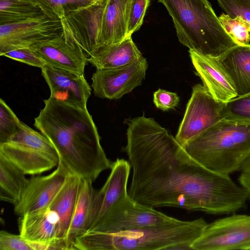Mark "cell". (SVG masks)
I'll return each instance as SVG.
<instances>
[{
	"label": "cell",
	"mask_w": 250,
	"mask_h": 250,
	"mask_svg": "<svg viewBox=\"0 0 250 250\" xmlns=\"http://www.w3.org/2000/svg\"><path fill=\"white\" fill-rule=\"evenodd\" d=\"M25 174L14 164L0 157V199L15 205L28 182Z\"/></svg>",
	"instance_id": "obj_23"
},
{
	"label": "cell",
	"mask_w": 250,
	"mask_h": 250,
	"mask_svg": "<svg viewBox=\"0 0 250 250\" xmlns=\"http://www.w3.org/2000/svg\"><path fill=\"white\" fill-rule=\"evenodd\" d=\"M96 0H34L44 14L62 20L67 15L83 8Z\"/></svg>",
	"instance_id": "obj_25"
},
{
	"label": "cell",
	"mask_w": 250,
	"mask_h": 250,
	"mask_svg": "<svg viewBox=\"0 0 250 250\" xmlns=\"http://www.w3.org/2000/svg\"><path fill=\"white\" fill-rule=\"evenodd\" d=\"M69 171L59 161L56 169L45 176H33L19 201L14 205V212L21 216L27 212L48 208L65 181Z\"/></svg>",
	"instance_id": "obj_12"
},
{
	"label": "cell",
	"mask_w": 250,
	"mask_h": 250,
	"mask_svg": "<svg viewBox=\"0 0 250 250\" xmlns=\"http://www.w3.org/2000/svg\"><path fill=\"white\" fill-rule=\"evenodd\" d=\"M174 219L138 203L127 194L118 199L88 231L114 233L163 224Z\"/></svg>",
	"instance_id": "obj_7"
},
{
	"label": "cell",
	"mask_w": 250,
	"mask_h": 250,
	"mask_svg": "<svg viewBox=\"0 0 250 250\" xmlns=\"http://www.w3.org/2000/svg\"><path fill=\"white\" fill-rule=\"evenodd\" d=\"M20 120L2 99H0V144L7 142L16 132Z\"/></svg>",
	"instance_id": "obj_29"
},
{
	"label": "cell",
	"mask_w": 250,
	"mask_h": 250,
	"mask_svg": "<svg viewBox=\"0 0 250 250\" xmlns=\"http://www.w3.org/2000/svg\"><path fill=\"white\" fill-rule=\"evenodd\" d=\"M224 119L250 123V93L237 96L226 103Z\"/></svg>",
	"instance_id": "obj_27"
},
{
	"label": "cell",
	"mask_w": 250,
	"mask_h": 250,
	"mask_svg": "<svg viewBox=\"0 0 250 250\" xmlns=\"http://www.w3.org/2000/svg\"><path fill=\"white\" fill-rule=\"evenodd\" d=\"M183 146L201 165L229 175L250 155V123L223 119Z\"/></svg>",
	"instance_id": "obj_5"
},
{
	"label": "cell",
	"mask_w": 250,
	"mask_h": 250,
	"mask_svg": "<svg viewBox=\"0 0 250 250\" xmlns=\"http://www.w3.org/2000/svg\"><path fill=\"white\" fill-rule=\"evenodd\" d=\"M240 170L242 172L250 174V155L242 165Z\"/></svg>",
	"instance_id": "obj_35"
},
{
	"label": "cell",
	"mask_w": 250,
	"mask_h": 250,
	"mask_svg": "<svg viewBox=\"0 0 250 250\" xmlns=\"http://www.w3.org/2000/svg\"><path fill=\"white\" fill-rule=\"evenodd\" d=\"M45 14L34 0H0V24H11Z\"/></svg>",
	"instance_id": "obj_24"
},
{
	"label": "cell",
	"mask_w": 250,
	"mask_h": 250,
	"mask_svg": "<svg viewBox=\"0 0 250 250\" xmlns=\"http://www.w3.org/2000/svg\"><path fill=\"white\" fill-rule=\"evenodd\" d=\"M219 20L226 31L238 44H249L250 42V23L241 17L232 18L222 13Z\"/></svg>",
	"instance_id": "obj_26"
},
{
	"label": "cell",
	"mask_w": 250,
	"mask_h": 250,
	"mask_svg": "<svg viewBox=\"0 0 250 250\" xmlns=\"http://www.w3.org/2000/svg\"><path fill=\"white\" fill-rule=\"evenodd\" d=\"M143 56L132 37L122 42L100 48L87 59L97 69L113 68L133 63Z\"/></svg>",
	"instance_id": "obj_20"
},
{
	"label": "cell",
	"mask_w": 250,
	"mask_h": 250,
	"mask_svg": "<svg viewBox=\"0 0 250 250\" xmlns=\"http://www.w3.org/2000/svg\"><path fill=\"white\" fill-rule=\"evenodd\" d=\"M2 56L41 68H42L46 65L44 61L29 48L13 50L3 54Z\"/></svg>",
	"instance_id": "obj_32"
},
{
	"label": "cell",
	"mask_w": 250,
	"mask_h": 250,
	"mask_svg": "<svg viewBox=\"0 0 250 250\" xmlns=\"http://www.w3.org/2000/svg\"><path fill=\"white\" fill-rule=\"evenodd\" d=\"M29 48L46 65L84 75L87 57L81 49L66 39L62 32Z\"/></svg>",
	"instance_id": "obj_13"
},
{
	"label": "cell",
	"mask_w": 250,
	"mask_h": 250,
	"mask_svg": "<svg viewBox=\"0 0 250 250\" xmlns=\"http://www.w3.org/2000/svg\"><path fill=\"white\" fill-rule=\"evenodd\" d=\"M217 58L233 82L238 96L250 93V44H237Z\"/></svg>",
	"instance_id": "obj_19"
},
{
	"label": "cell",
	"mask_w": 250,
	"mask_h": 250,
	"mask_svg": "<svg viewBox=\"0 0 250 250\" xmlns=\"http://www.w3.org/2000/svg\"><path fill=\"white\" fill-rule=\"evenodd\" d=\"M217 1L231 18L241 17L250 23V0H217Z\"/></svg>",
	"instance_id": "obj_31"
},
{
	"label": "cell",
	"mask_w": 250,
	"mask_h": 250,
	"mask_svg": "<svg viewBox=\"0 0 250 250\" xmlns=\"http://www.w3.org/2000/svg\"><path fill=\"white\" fill-rule=\"evenodd\" d=\"M130 169L129 162L124 159L118 158L113 162L105 183L100 189L96 190L95 193V220L93 223L102 217L118 199L128 194L127 186Z\"/></svg>",
	"instance_id": "obj_17"
},
{
	"label": "cell",
	"mask_w": 250,
	"mask_h": 250,
	"mask_svg": "<svg viewBox=\"0 0 250 250\" xmlns=\"http://www.w3.org/2000/svg\"><path fill=\"white\" fill-rule=\"evenodd\" d=\"M62 31L60 19L45 14L19 22L0 24V55L53 38Z\"/></svg>",
	"instance_id": "obj_10"
},
{
	"label": "cell",
	"mask_w": 250,
	"mask_h": 250,
	"mask_svg": "<svg viewBox=\"0 0 250 250\" xmlns=\"http://www.w3.org/2000/svg\"><path fill=\"white\" fill-rule=\"evenodd\" d=\"M179 102V97L174 92L159 89L153 94V103L157 108L163 111L176 107Z\"/></svg>",
	"instance_id": "obj_33"
},
{
	"label": "cell",
	"mask_w": 250,
	"mask_h": 250,
	"mask_svg": "<svg viewBox=\"0 0 250 250\" xmlns=\"http://www.w3.org/2000/svg\"><path fill=\"white\" fill-rule=\"evenodd\" d=\"M20 234L30 241L49 245L54 250H71L59 237V219L49 208L27 212L18 220Z\"/></svg>",
	"instance_id": "obj_15"
},
{
	"label": "cell",
	"mask_w": 250,
	"mask_h": 250,
	"mask_svg": "<svg viewBox=\"0 0 250 250\" xmlns=\"http://www.w3.org/2000/svg\"><path fill=\"white\" fill-rule=\"evenodd\" d=\"M150 0H130L127 14V36H131L141 27Z\"/></svg>",
	"instance_id": "obj_30"
},
{
	"label": "cell",
	"mask_w": 250,
	"mask_h": 250,
	"mask_svg": "<svg viewBox=\"0 0 250 250\" xmlns=\"http://www.w3.org/2000/svg\"><path fill=\"white\" fill-rule=\"evenodd\" d=\"M122 148L132 168L129 196L145 206L179 208L212 214L234 213L246 207L247 192L229 174L192 158L153 119L127 122Z\"/></svg>",
	"instance_id": "obj_1"
},
{
	"label": "cell",
	"mask_w": 250,
	"mask_h": 250,
	"mask_svg": "<svg viewBox=\"0 0 250 250\" xmlns=\"http://www.w3.org/2000/svg\"><path fill=\"white\" fill-rule=\"evenodd\" d=\"M0 250H52L50 246L34 243L5 230L0 232Z\"/></svg>",
	"instance_id": "obj_28"
},
{
	"label": "cell",
	"mask_w": 250,
	"mask_h": 250,
	"mask_svg": "<svg viewBox=\"0 0 250 250\" xmlns=\"http://www.w3.org/2000/svg\"><path fill=\"white\" fill-rule=\"evenodd\" d=\"M225 104L216 100L203 84L194 85L175 137L176 140L183 146L224 119Z\"/></svg>",
	"instance_id": "obj_8"
},
{
	"label": "cell",
	"mask_w": 250,
	"mask_h": 250,
	"mask_svg": "<svg viewBox=\"0 0 250 250\" xmlns=\"http://www.w3.org/2000/svg\"><path fill=\"white\" fill-rule=\"evenodd\" d=\"M92 183L83 180L67 237L73 250L74 240L87 232L95 220L94 199L96 190Z\"/></svg>",
	"instance_id": "obj_22"
},
{
	"label": "cell",
	"mask_w": 250,
	"mask_h": 250,
	"mask_svg": "<svg viewBox=\"0 0 250 250\" xmlns=\"http://www.w3.org/2000/svg\"><path fill=\"white\" fill-rule=\"evenodd\" d=\"M147 68L146 59L142 57L133 63L97 69L91 78L93 93L101 98L119 99L142 84Z\"/></svg>",
	"instance_id": "obj_11"
},
{
	"label": "cell",
	"mask_w": 250,
	"mask_h": 250,
	"mask_svg": "<svg viewBox=\"0 0 250 250\" xmlns=\"http://www.w3.org/2000/svg\"><path fill=\"white\" fill-rule=\"evenodd\" d=\"M194 250H250V215L233 214L208 224Z\"/></svg>",
	"instance_id": "obj_9"
},
{
	"label": "cell",
	"mask_w": 250,
	"mask_h": 250,
	"mask_svg": "<svg viewBox=\"0 0 250 250\" xmlns=\"http://www.w3.org/2000/svg\"><path fill=\"white\" fill-rule=\"evenodd\" d=\"M129 0H107L103 15L100 48L119 43L127 37V14Z\"/></svg>",
	"instance_id": "obj_21"
},
{
	"label": "cell",
	"mask_w": 250,
	"mask_h": 250,
	"mask_svg": "<svg viewBox=\"0 0 250 250\" xmlns=\"http://www.w3.org/2000/svg\"><path fill=\"white\" fill-rule=\"evenodd\" d=\"M35 118L34 125L52 143L70 173L94 182L111 169L97 128L87 108L49 97Z\"/></svg>",
	"instance_id": "obj_2"
},
{
	"label": "cell",
	"mask_w": 250,
	"mask_h": 250,
	"mask_svg": "<svg viewBox=\"0 0 250 250\" xmlns=\"http://www.w3.org/2000/svg\"><path fill=\"white\" fill-rule=\"evenodd\" d=\"M42 75L48 84L50 97L82 107L87 108L91 88L84 75L46 65Z\"/></svg>",
	"instance_id": "obj_14"
},
{
	"label": "cell",
	"mask_w": 250,
	"mask_h": 250,
	"mask_svg": "<svg viewBox=\"0 0 250 250\" xmlns=\"http://www.w3.org/2000/svg\"><path fill=\"white\" fill-rule=\"evenodd\" d=\"M208 223L202 218L192 221L175 218L163 224L114 233L88 231L74 241L79 250H192V243Z\"/></svg>",
	"instance_id": "obj_3"
},
{
	"label": "cell",
	"mask_w": 250,
	"mask_h": 250,
	"mask_svg": "<svg viewBox=\"0 0 250 250\" xmlns=\"http://www.w3.org/2000/svg\"><path fill=\"white\" fill-rule=\"evenodd\" d=\"M238 181L240 185L247 192L248 199H250V174L242 172L238 178Z\"/></svg>",
	"instance_id": "obj_34"
},
{
	"label": "cell",
	"mask_w": 250,
	"mask_h": 250,
	"mask_svg": "<svg viewBox=\"0 0 250 250\" xmlns=\"http://www.w3.org/2000/svg\"><path fill=\"white\" fill-rule=\"evenodd\" d=\"M172 19L179 42L202 55L217 58L237 44L208 0H158Z\"/></svg>",
	"instance_id": "obj_4"
},
{
	"label": "cell",
	"mask_w": 250,
	"mask_h": 250,
	"mask_svg": "<svg viewBox=\"0 0 250 250\" xmlns=\"http://www.w3.org/2000/svg\"><path fill=\"white\" fill-rule=\"evenodd\" d=\"M189 53L197 74L216 100L226 103L238 96L233 82L217 58L191 50Z\"/></svg>",
	"instance_id": "obj_16"
},
{
	"label": "cell",
	"mask_w": 250,
	"mask_h": 250,
	"mask_svg": "<svg viewBox=\"0 0 250 250\" xmlns=\"http://www.w3.org/2000/svg\"><path fill=\"white\" fill-rule=\"evenodd\" d=\"M83 180L79 176L69 173L49 207L59 217L60 239L65 241L71 250L73 249L68 242V234Z\"/></svg>",
	"instance_id": "obj_18"
},
{
	"label": "cell",
	"mask_w": 250,
	"mask_h": 250,
	"mask_svg": "<svg viewBox=\"0 0 250 250\" xmlns=\"http://www.w3.org/2000/svg\"><path fill=\"white\" fill-rule=\"evenodd\" d=\"M0 157L25 174L34 175L49 171L59 163L58 153L42 133L21 125L6 142L0 144Z\"/></svg>",
	"instance_id": "obj_6"
}]
</instances>
